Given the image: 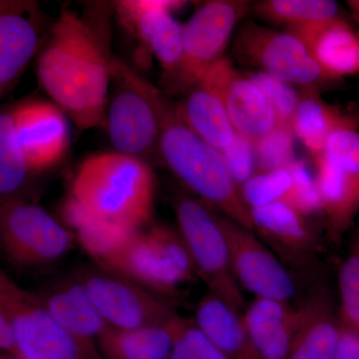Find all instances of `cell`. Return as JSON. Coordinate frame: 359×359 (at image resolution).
Segmentation results:
<instances>
[{
	"mask_svg": "<svg viewBox=\"0 0 359 359\" xmlns=\"http://www.w3.org/2000/svg\"><path fill=\"white\" fill-rule=\"evenodd\" d=\"M184 1L125 0L116 2L118 15L154 54L164 71L165 85L178 71L183 57V25L173 13Z\"/></svg>",
	"mask_w": 359,
	"mask_h": 359,
	"instance_id": "9a60e30c",
	"label": "cell"
},
{
	"mask_svg": "<svg viewBox=\"0 0 359 359\" xmlns=\"http://www.w3.org/2000/svg\"><path fill=\"white\" fill-rule=\"evenodd\" d=\"M236 280L255 297L290 302L297 295L294 276L252 229L219 214Z\"/></svg>",
	"mask_w": 359,
	"mask_h": 359,
	"instance_id": "7c38bea8",
	"label": "cell"
},
{
	"mask_svg": "<svg viewBox=\"0 0 359 359\" xmlns=\"http://www.w3.org/2000/svg\"><path fill=\"white\" fill-rule=\"evenodd\" d=\"M356 245H358V247L359 248V240H358V244H356Z\"/></svg>",
	"mask_w": 359,
	"mask_h": 359,
	"instance_id": "60d3db41",
	"label": "cell"
},
{
	"mask_svg": "<svg viewBox=\"0 0 359 359\" xmlns=\"http://www.w3.org/2000/svg\"><path fill=\"white\" fill-rule=\"evenodd\" d=\"M340 306L339 320L342 327L359 334V248L342 264L339 273Z\"/></svg>",
	"mask_w": 359,
	"mask_h": 359,
	"instance_id": "d6a6232c",
	"label": "cell"
},
{
	"mask_svg": "<svg viewBox=\"0 0 359 359\" xmlns=\"http://www.w3.org/2000/svg\"><path fill=\"white\" fill-rule=\"evenodd\" d=\"M178 230L192 257L197 278L208 292L243 313L245 297L231 268L219 212L197 197L180 196L174 204Z\"/></svg>",
	"mask_w": 359,
	"mask_h": 359,
	"instance_id": "8992f818",
	"label": "cell"
},
{
	"mask_svg": "<svg viewBox=\"0 0 359 359\" xmlns=\"http://www.w3.org/2000/svg\"><path fill=\"white\" fill-rule=\"evenodd\" d=\"M65 7L51 25L37 62L42 88L82 130L105 124L111 65L107 21Z\"/></svg>",
	"mask_w": 359,
	"mask_h": 359,
	"instance_id": "6da1fadb",
	"label": "cell"
},
{
	"mask_svg": "<svg viewBox=\"0 0 359 359\" xmlns=\"http://www.w3.org/2000/svg\"><path fill=\"white\" fill-rule=\"evenodd\" d=\"M252 9L244 0L205 2L183 25V57L175 76L166 84L172 93L185 94L200 83L219 59L236 28Z\"/></svg>",
	"mask_w": 359,
	"mask_h": 359,
	"instance_id": "9c48e42d",
	"label": "cell"
},
{
	"mask_svg": "<svg viewBox=\"0 0 359 359\" xmlns=\"http://www.w3.org/2000/svg\"><path fill=\"white\" fill-rule=\"evenodd\" d=\"M155 195L150 165L119 152L87 158L71 188V199L94 218L129 231L151 224Z\"/></svg>",
	"mask_w": 359,
	"mask_h": 359,
	"instance_id": "7a4b0ae2",
	"label": "cell"
},
{
	"mask_svg": "<svg viewBox=\"0 0 359 359\" xmlns=\"http://www.w3.org/2000/svg\"><path fill=\"white\" fill-rule=\"evenodd\" d=\"M299 308V327L287 359H337L341 325L327 287H313Z\"/></svg>",
	"mask_w": 359,
	"mask_h": 359,
	"instance_id": "ac0fdd59",
	"label": "cell"
},
{
	"mask_svg": "<svg viewBox=\"0 0 359 359\" xmlns=\"http://www.w3.org/2000/svg\"><path fill=\"white\" fill-rule=\"evenodd\" d=\"M290 169L294 177V185L285 202L290 203L309 217L314 212H321L316 177L309 171L308 165L304 161L295 160Z\"/></svg>",
	"mask_w": 359,
	"mask_h": 359,
	"instance_id": "e575fe53",
	"label": "cell"
},
{
	"mask_svg": "<svg viewBox=\"0 0 359 359\" xmlns=\"http://www.w3.org/2000/svg\"><path fill=\"white\" fill-rule=\"evenodd\" d=\"M158 155L198 199L252 230L249 208L243 202L221 151L186 124L177 104L170 99L165 107Z\"/></svg>",
	"mask_w": 359,
	"mask_h": 359,
	"instance_id": "3957f363",
	"label": "cell"
},
{
	"mask_svg": "<svg viewBox=\"0 0 359 359\" xmlns=\"http://www.w3.org/2000/svg\"><path fill=\"white\" fill-rule=\"evenodd\" d=\"M0 359H20V358H13V356L6 355V354H2L1 358H0Z\"/></svg>",
	"mask_w": 359,
	"mask_h": 359,
	"instance_id": "ab89813d",
	"label": "cell"
},
{
	"mask_svg": "<svg viewBox=\"0 0 359 359\" xmlns=\"http://www.w3.org/2000/svg\"><path fill=\"white\" fill-rule=\"evenodd\" d=\"M0 313L13 323L20 359H105L98 346L78 339L47 313L35 294L0 273Z\"/></svg>",
	"mask_w": 359,
	"mask_h": 359,
	"instance_id": "52a82bcc",
	"label": "cell"
},
{
	"mask_svg": "<svg viewBox=\"0 0 359 359\" xmlns=\"http://www.w3.org/2000/svg\"><path fill=\"white\" fill-rule=\"evenodd\" d=\"M313 161L325 231L332 242L339 243L359 212V180L325 155Z\"/></svg>",
	"mask_w": 359,
	"mask_h": 359,
	"instance_id": "7402d4cb",
	"label": "cell"
},
{
	"mask_svg": "<svg viewBox=\"0 0 359 359\" xmlns=\"http://www.w3.org/2000/svg\"><path fill=\"white\" fill-rule=\"evenodd\" d=\"M252 231L285 266L309 269L316 262L320 240L309 217L285 201L250 210Z\"/></svg>",
	"mask_w": 359,
	"mask_h": 359,
	"instance_id": "5bb4252c",
	"label": "cell"
},
{
	"mask_svg": "<svg viewBox=\"0 0 359 359\" xmlns=\"http://www.w3.org/2000/svg\"><path fill=\"white\" fill-rule=\"evenodd\" d=\"M221 152L238 189L257 173L255 142L237 133L231 145Z\"/></svg>",
	"mask_w": 359,
	"mask_h": 359,
	"instance_id": "d590c367",
	"label": "cell"
},
{
	"mask_svg": "<svg viewBox=\"0 0 359 359\" xmlns=\"http://www.w3.org/2000/svg\"><path fill=\"white\" fill-rule=\"evenodd\" d=\"M285 32L306 44L314 60L334 81L359 72V36L340 16Z\"/></svg>",
	"mask_w": 359,
	"mask_h": 359,
	"instance_id": "44dd1931",
	"label": "cell"
},
{
	"mask_svg": "<svg viewBox=\"0 0 359 359\" xmlns=\"http://www.w3.org/2000/svg\"><path fill=\"white\" fill-rule=\"evenodd\" d=\"M337 359H359V334L341 327Z\"/></svg>",
	"mask_w": 359,
	"mask_h": 359,
	"instance_id": "74e56055",
	"label": "cell"
},
{
	"mask_svg": "<svg viewBox=\"0 0 359 359\" xmlns=\"http://www.w3.org/2000/svg\"><path fill=\"white\" fill-rule=\"evenodd\" d=\"M243 318L261 359L287 358L301 318L299 306L255 297Z\"/></svg>",
	"mask_w": 359,
	"mask_h": 359,
	"instance_id": "ffe728a7",
	"label": "cell"
},
{
	"mask_svg": "<svg viewBox=\"0 0 359 359\" xmlns=\"http://www.w3.org/2000/svg\"><path fill=\"white\" fill-rule=\"evenodd\" d=\"M348 112L325 103L316 92L302 94L290 128L314 158L323 155L328 137L346 122Z\"/></svg>",
	"mask_w": 359,
	"mask_h": 359,
	"instance_id": "484cf974",
	"label": "cell"
},
{
	"mask_svg": "<svg viewBox=\"0 0 359 359\" xmlns=\"http://www.w3.org/2000/svg\"><path fill=\"white\" fill-rule=\"evenodd\" d=\"M112 92L105 124L117 152L146 161L159 152L168 98L120 59L111 65Z\"/></svg>",
	"mask_w": 359,
	"mask_h": 359,
	"instance_id": "5b68a950",
	"label": "cell"
},
{
	"mask_svg": "<svg viewBox=\"0 0 359 359\" xmlns=\"http://www.w3.org/2000/svg\"><path fill=\"white\" fill-rule=\"evenodd\" d=\"M245 74L263 93L280 125L290 126L301 101L302 94L292 85L285 83L262 71H247Z\"/></svg>",
	"mask_w": 359,
	"mask_h": 359,
	"instance_id": "1f68e13d",
	"label": "cell"
},
{
	"mask_svg": "<svg viewBox=\"0 0 359 359\" xmlns=\"http://www.w3.org/2000/svg\"><path fill=\"white\" fill-rule=\"evenodd\" d=\"M36 295L58 325L86 344L98 346L101 337L112 328L78 278L56 283Z\"/></svg>",
	"mask_w": 359,
	"mask_h": 359,
	"instance_id": "d6986e66",
	"label": "cell"
},
{
	"mask_svg": "<svg viewBox=\"0 0 359 359\" xmlns=\"http://www.w3.org/2000/svg\"><path fill=\"white\" fill-rule=\"evenodd\" d=\"M77 278L101 316L116 330L157 327L180 316L166 297L106 269H88Z\"/></svg>",
	"mask_w": 359,
	"mask_h": 359,
	"instance_id": "8fae6325",
	"label": "cell"
},
{
	"mask_svg": "<svg viewBox=\"0 0 359 359\" xmlns=\"http://www.w3.org/2000/svg\"><path fill=\"white\" fill-rule=\"evenodd\" d=\"M39 4L22 0L0 1V92L6 95L23 74L50 29Z\"/></svg>",
	"mask_w": 359,
	"mask_h": 359,
	"instance_id": "4fadbf2b",
	"label": "cell"
},
{
	"mask_svg": "<svg viewBox=\"0 0 359 359\" xmlns=\"http://www.w3.org/2000/svg\"><path fill=\"white\" fill-rule=\"evenodd\" d=\"M200 82L211 86L221 97L238 134L257 142L280 126L263 93L226 55L208 70Z\"/></svg>",
	"mask_w": 359,
	"mask_h": 359,
	"instance_id": "2e32d148",
	"label": "cell"
},
{
	"mask_svg": "<svg viewBox=\"0 0 359 359\" xmlns=\"http://www.w3.org/2000/svg\"><path fill=\"white\" fill-rule=\"evenodd\" d=\"M183 316L134 330L110 328L98 342L105 359H169Z\"/></svg>",
	"mask_w": 359,
	"mask_h": 359,
	"instance_id": "d4e9b609",
	"label": "cell"
},
{
	"mask_svg": "<svg viewBox=\"0 0 359 359\" xmlns=\"http://www.w3.org/2000/svg\"><path fill=\"white\" fill-rule=\"evenodd\" d=\"M323 155L359 180V121L356 115L348 113L346 122L330 134Z\"/></svg>",
	"mask_w": 359,
	"mask_h": 359,
	"instance_id": "f546056e",
	"label": "cell"
},
{
	"mask_svg": "<svg viewBox=\"0 0 359 359\" xmlns=\"http://www.w3.org/2000/svg\"><path fill=\"white\" fill-rule=\"evenodd\" d=\"M231 52L241 65L306 91L316 92L318 87L334 81L299 37L252 20L243 21L238 26Z\"/></svg>",
	"mask_w": 359,
	"mask_h": 359,
	"instance_id": "ba28073f",
	"label": "cell"
},
{
	"mask_svg": "<svg viewBox=\"0 0 359 359\" xmlns=\"http://www.w3.org/2000/svg\"><path fill=\"white\" fill-rule=\"evenodd\" d=\"M259 20L285 30L306 27L339 18V6L332 0H262L252 4Z\"/></svg>",
	"mask_w": 359,
	"mask_h": 359,
	"instance_id": "4316f807",
	"label": "cell"
},
{
	"mask_svg": "<svg viewBox=\"0 0 359 359\" xmlns=\"http://www.w3.org/2000/svg\"><path fill=\"white\" fill-rule=\"evenodd\" d=\"M347 4H348L349 8H351L354 20L359 23V1H348Z\"/></svg>",
	"mask_w": 359,
	"mask_h": 359,
	"instance_id": "f35d334b",
	"label": "cell"
},
{
	"mask_svg": "<svg viewBox=\"0 0 359 359\" xmlns=\"http://www.w3.org/2000/svg\"><path fill=\"white\" fill-rule=\"evenodd\" d=\"M11 111L30 172L44 171L58 164L70 143L65 111L46 101H29Z\"/></svg>",
	"mask_w": 359,
	"mask_h": 359,
	"instance_id": "e0dca14e",
	"label": "cell"
},
{
	"mask_svg": "<svg viewBox=\"0 0 359 359\" xmlns=\"http://www.w3.org/2000/svg\"><path fill=\"white\" fill-rule=\"evenodd\" d=\"M292 185L294 177L290 167L271 172H259L240 187L241 197L250 210L287 200Z\"/></svg>",
	"mask_w": 359,
	"mask_h": 359,
	"instance_id": "f1b7e54d",
	"label": "cell"
},
{
	"mask_svg": "<svg viewBox=\"0 0 359 359\" xmlns=\"http://www.w3.org/2000/svg\"><path fill=\"white\" fill-rule=\"evenodd\" d=\"M0 236L6 256L21 266L57 261L74 244L72 231L43 208L11 198L1 202Z\"/></svg>",
	"mask_w": 359,
	"mask_h": 359,
	"instance_id": "30bf717a",
	"label": "cell"
},
{
	"mask_svg": "<svg viewBox=\"0 0 359 359\" xmlns=\"http://www.w3.org/2000/svg\"><path fill=\"white\" fill-rule=\"evenodd\" d=\"M0 347L6 355L20 358L15 330L11 321L2 313H0Z\"/></svg>",
	"mask_w": 359,
	"mask_h": 359,
	"instance_id": "8d00e7d4",
	"label": "cell"
},
{
	"mask_svg": "<svg viewBox=\"0 0 359 359\" xmlns=\"http://www.w3.org/2000/svg\"><path fill=\"white\" fill-rule=\"evenodd\" d=\"M294 138L290 126L280 125L255 142L257 173L289 168L295 161Z\"/></svg>",
	"mask_w": 359,
	"mask_h": 359,
	"instance_id": "4dcf8cb0",
	"label": "cell"
},
{
	"mask_svg": "<svg viewBox=\"0 0 359 359\" xmlns=\"http://www.w3.org/2000/svg\"><path fill=\"white\" fill-rule=\"evenodd\" d=\"M177 107L186 124L203 140L219 151L229 147L237 136L221 97L204 82L183 94Z\"/></svg>",
	"mask_w": 359,
	"mask_h": 359,
	"instance_id": "cb8c5ba5",
	"label": "cell"
},
{
	"mask_svg": "<svg viewBox=\"0 0 359 359\" xmlns=\"http://www.w3.org/2000/svg\"><path fill=\"white\" fill-rule=\"evenodd\" d=\"M96 262L106 271L166 299L178 294L180 285L197 278L178 229L164 224H149L132 231Z\"/></svg>",
	"mask_w": 359,
	"mask_h": 359,
	"instance_id": "277c9868",
	"label": "cell"
},
{
	"mask_svg": "<svg viewBox=\"0 0 359 359\" xmlns=\"http://www.w3.org/2000/svg\"><path fill=\"white\" fill-rule=\"evenodd\" d=\"M169 359H229L196 325L184 318Z\"/></svg>",
	"mask_w": 359,
	"mask_h": 359,
	"instance_id": "836d02e7",
	"label": "cell"
},
{
	"mask_svg": "<svg viewBox=\"0 0 359 359\" xmlns=\"http://www.w3.org/2000/svg\"><path fill=\"white\" fill-rule=\"evenodd\" d=\"M29 172L11 111H4L0 116V193L4 200L23 185Z\"/></svg>",
	"mask_w": 359,
	"mask_h": 359,
	"instance_id": "83f0119b",
	"label": "cell"
},
{
	"mask_svg": "<svg viewBox=\"0 0 359 359\" xmlns=\"http://www.w3.org/2000/svg\"><path fill=\"white\" fill-rule=\"evenodd\" d=\"M197 327L229 359H261L238 313L208 292L198 302L194 316Z\"/></svg>",
	"mask_w": 359,
	"mask_h": 359,
	"instance_id": "603a6c76",
	"label": "cell"
}]
</instances>
